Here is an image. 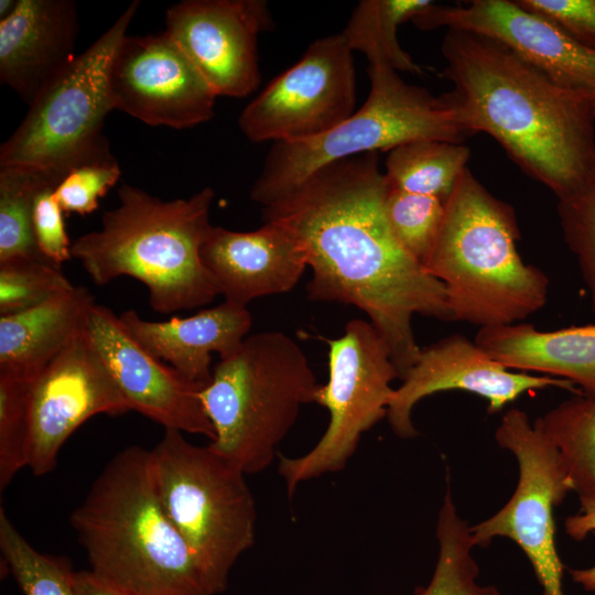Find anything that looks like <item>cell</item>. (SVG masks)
<instances>
[{
  "mask_svg": "<svg viewBox=\"0 0 595 595\" xmlns=\"http://www.w3.org/2000/svg\"><path fill=\"white\" fill-rule=\"evenodd\" d=\"M94 296L84 286L36 306L0 315V371L34 379L84 332Z\"/></svg>",
  "mask_w": 595,
  "mask_h": 595,
  "instance_id": "23",
  "label": "cell"
},
{
  "mask_svg": "<svg viewBox=\"0 0 595 595\" xmlns=\"http://www.w3.org/2000/svg\"><path fill=\"white\" fill-rule=\"evenodd\" d=\"M120 176V165L110 153L72 169L55 188L54 196L64 213L90 214Z\"/></svg>",
  "mask_w": 595,
  "mask_h": 595,
  "instance_id": "34",
  "label": "cell"
},
{
  "mask_svg": "<svg viewBox=\"0 0 595 595\" xmlns=\"http://www.w3.org/2000/svg\"><path fill=\"white\" fill-rule=\"evenodd\" d=\"M72 0H19L0 20V82L30 105L77 56Z\"/></svg>",
  "mask_w": 595,
  "mask_h": 595,
  "instance_id": "20",
  "label": "cell"
},
{
  "mask_svg": "<svg viewBox=\"0 0 595 595\" xmlns=\"http://www.w3.org/2000/svg\"><path fill=\"white\" fill-rule=\"evenodd\" d=\"M563 238L577 260L595 312V177L575 194L559 201Z\"/></svg>",
  "mask_w": 595,
  "mask_h": 595,
  "instance_id": "33",
  "label": "cell"
},
{
  "mask_svg": "<svg viewBox=\"0 0 595 595\" xmlns=\"http://www.w3.org/2000/svg\"><path fill=\"white\" fill-rule=\"evenodd\" d=\"M214 196L212 187H204L187 198L164 201L122 184L119 204L102 214L98 230L72 242V257L97 285L125 275L142 282L159 313L210 304L219 291L201 248L213 227Z\"/></svg>",
  "mask_w": 595,
  "mask_h": 595,
  "instance_id": "4",
  "label": "cell"
},
{
  "mask_svg": "<svg viewBox=\"0 0 595 595\" xmlns=\"http://www.w3.org/2000/svg\"><path fill=\"white\" fill-rule=\"evenodd\" d=\"M556 447L578 497H595V396L576 393L534 420Z\"/></svg>",
  "mask_w": 595,
  "mask_h": 595,
  "instance_id": "26",
  "label": "cell"
},
{
  "mask_svg": "<svg viewBox=\"0 0 595 595\" xmlns=\"http://www.w3.org/2000/svg\"><path fill=\"white\" fill-rule=\"evenodd\" d=\"M474 340L510 370L564 379L595 396V323L553 331L523 322L480 327Z\"/></svg>",
  "mask_w": 595,
  "mask_h": 595,
  "instance_id": "22",
  "label": "cell"
},
{
  "mask_svg": "<svg viewBox=\"0 0 595 595\" xmlns=\"http://www.w3.org/2000/svg\"><path fill=\"white\" fill-rule=\"evenodd\" d=\"M443 94L469 137L485 132L532 180L564 199L595 177V113L505 44L446 30Z\"/></svg>",
  "mask_w": 595,
  "mask_h": 595,
  "instance_id": "2",
  "label": "cell"
},
{
  "mask_svg": "<svg viewBox=\"0 0 595 595\" xmlns=\"http://www.w3.org/2000/svg\"><path fill=\"white\" fill-rule=\"evenodd\" d=\"M320 386L293 338L279 331L247 336L201 391L215 431L209 445L246 475L264 470Z\"/></svg>",
  "mask_w": 595,
  "mask_h": 595,
  "instance_id": "6",
  "label": "cell"
},
{
  "mask_svg": "<svg viewBox=\"0 0 595 595\" xmlns=\"http://www.w3.org/2000/svg\"><path fill=\"white\" fill-rule=\"evenodd\" d=\"M353 51L342 32L314 40L241 111L250 142H295L320 137L356 110Z\"/></svg>",
  "mask_w": 595,
  "mask_h": 595,
  "instance_id": "12",
  "label": "cell"
},
{
  "mask_svg": "<svg viewBox=\"0 0 595 595\" xmlns=\"http://www.w3.org/2000/svg\"><path fill=\"white\" fill-rule=\"evenodd\" d=\"M50 185L37 193L33 204V232L41 255L57 266L72 259V242L65 229L63 210Z\"/></svg>",
  "mask_w": 595,
  "mask_h": 595,
  "instance_id": "35",
  "label": "cell"
},
{
  "mask_svg": "<svg viewBox=\"0 0 595 595\" xmlns=\"http://www.w3.org/2000/svg\"><path fill=\"white\" fill-rule=\"evenodd\" d=\"M64 177L40 169L0 166V261L45 259L34 238L33 204L40 191L57 186Z\"/></svg>",
  "mask_w": 595,
  "mask_h": 595,
  "instance_id": "27",
  "label": "cell"
},
{
  "mask_svg": "<svg viewBox=\"0 0 595 595\" xmlns=\"http://www.w3.org/2000/svg\"><path fill=\"white\" fill-rule=\"evenodd\" d=\"M328 345V380L321 385L315 403L327 409L328 425L320 441L304 455L280 457L279 473L288 494L304 480L338 472L351 457L361 435L387 416L400 378L390 350L369 321L347 322Z\"/></svg>",
  "mask_w": 595,
  "mask_h": 595,
  "instance_id": "10",
  "label": "cell"
},
{
  "mask_svg": "<svg viewBox=\"0 0 595 595\" xmlns=\"http://www.w3.org/2000/svg\"><path fill=\"white\" fill-rule=\"evenodd\" d=\"M436 538L439 556L433 576L416 595H501L495 586L477 583L479 569L472 555L470 527L456 510L450 486L439 512Z\"/></svg>",
  "mask_w": 595,
  "mask_h": 595,
  "instance_id": "28",
  "label": "cell"
},
{
  "mask_svg": "<svg viewBox=\"0 0 595 595\" xmlns=\"http://www.w3.org/2000/svg\"><path fill=\"white\" fill-rule=\"evenodd\" d=\"M368 74V98L339 126L313 139L272 143L250 190L253 202L266 207L338 160L418 140L464 143L469 137L442 95L404 82L385 64H369Z\"/></svg>",
  "mask_w": 595,
  "mask_h": 595,
  "instance_id": "7",
  "label": "cell"
},
{
  "mask_svg": "<svg viewBox=\"0 0 595 595\" xmlns=\"http://www.w3.org/2000/svg\"><path fill=\"white\" fill-rule=\"evenodd\" d=\"M75 595H140L96 575L90 570L76 571Z\"/></svg>",
  "mask_w": 595,
  "mask_h": 595,
  "instance_id": "38",
  "label": "cell"
},
{
  "mask_svg": "<svg viewBox=\"0 0 595 595\" xmlns=\"http://www.w3.org/2000/svg\"><path fill=\"white\" fill-rule=\"evenodd\" d=\"M495 439L515 455L519 479L498 512L470 527L473 542L485 548L497 537L512 540L529 559L542 595H563L553 512L573 486L560 454L539 424L517 408L502 415Z\"/></svg>",
  "mask_w": 595,
  "mask_h": 595,
  "instance_id": "11",
  "label": "cell"
},
{
  "mask_svg": "<svg viewBox=\"0 0 595 595\" xmlns=\"http://www.w3.org/2000/svg\"><path fill=\"white\" fill-rule=\"evenodd\" d=\"M595 52V0H516Z\"/></svg>",
  "mask_w": 595,
  "mask_h": 595,
  "instance_id": "36",
  "label": "cell"
},
{
  "mask_svg": "<svg viewBox=\"0 0 595 595\" xmlns=\"http://www.w3.org/2000/svg\"><path fill=\"white\" fill-rule=\"evenodd\" d=\"M128 411L84 328L31 382L28 467L35 476L48 474L64 443L87 420Z\"/></svg>",
  "mask_w": 595,
  "mask_h": 595,
  "instance_id": "14",
  "label": "cell"
},
{
  "mask_svg": "<svg viewBox=\"0 0 595 595\" xmlns=\"http://www.w3.org/2000/svg\"><path fill=\"white\" fill-rule=\"evenodd\" d=\"M182 433L164 429L150 450L153 477L166 515L220 594L255 543L256 504L242 470Z\"/></svg>",
  "mask_w": 595,
  "mask_h": 595,
  "instance_id": "8",
  "label": "cell"
},
{
  "mask_svg": "<svg viewBox=\"0 0 595 595\" xmlns=\"http://www.w3.org/2000/svg\"><path fill=\"white\" fill-rule=\"evenodd\" d=\"M401 379L387 411L393 433L401 439L418 435L412 411L420 400L436 392L463 390L474 393L487 400L489 413L501 411L532 390L555 387L582 393L564 379L510 370L486 354L475 340L459 334L421 348L416 361Z\"/></svg>",
  "mask_w": 595,
  "mask_h": 595,
  "instance_id": "17",
  "label": "cell"
},
{
  "mask_svg": "<svg viewBox=\"0 0 595 595\" xmlns=\"http://www.w3.org/2000/svg\"><path fill=\"white\" fill-rule=\"evenodd\" d=\"M90 571L140 595H218L166 515L151 453L125 447L71 515Z\"/></svg>",
  "mask_w": 595,
  "mask_h": 595,
  "instance_id": "3",
  "label": "cell"
},
{
  "mask_svg": "<svg viewBox=\"0 0 595 595\" xmlns=\"http://www.w3.org/2000/svg\"><path fill=\"white\" fill-rule=\"evenodd\" d=\"M470 150L464 143L418 140L388 151L385 176L391 188L450 198L467 163Z\"/></svg>",
  "mask_w": 595,
  "mask_h": 595,
  "instance_id": "24",
  "label": "cell"
},
{
  "mask_svg": "<svg viewBox=\"0 0 595 595\" xmlns=\"http://www.w3.org/2000/svg\"><path fill=\"white\" fill-rule=\"evenodd\" d=\"M581 509L580 512L566 518L564 527L566 533L574 540H583L585 537L595 531V497H578ZM572 580L583 586L584 589L595 592V565L571 570Z\"/></svg>",
  "mask_w": 595,
  "mask_h": 595,
  "instance_id": "37",
  "label": "cell"
},
{
  "mask_svg": "<svg viewBox=\"0 0 595 595\" xmlns=\"http://www.w3.org/2000/svg\"><path fill=\"white\" fill-rule=\"evenodd\" d=\"M32 379L0 371V490L29 463V396Z\"/></svg>",
  "mask_w": 595,
  "mask_h": 595,
  "instance_id": "32",
  "label": "cell"
},
{
  "mask_svg": "<svg viewBox=\"0 0 595 595\" xmlns=\"http://www.w3.org/2000/svg\"><path fill=\"white\" fill-rule=\"evenodd\" d=\"M201 258L224 301L241 306L291 291L307 268L298 237L273 220L252 231L213 225L202 245Z\"/></svg>",
  "mask_w": 595,
  "mask_h": 595,
  "instance_id": "19",
  "label": "cell"
},
{
  "mask_svg": "<svg viewBox=\"0 0 595 595\" xmlns=\"http://www.w3.org/2000/svg\"><path fill=\"white\" fill-rule=\"evenodd\" d=\"M445 204L433 196L388 188L385 212L389 226L403 248L423 266L440 232Z\"/></svg>",
  "mask_w": 595,
  "mask_h": 595,
  "instance_id": "30",
  "label": "cell"
},
{
  "mask_svg": "<svg viewBox=\"0 0 595 595\" xmlns=\"http://www.w3.org/2000/svg\"><path fill=\"white\" fill-rule=\"evenodd\" d=\"M0 550L7 570L24 595H75L68 559L39 552L0 509Z\"/></svg>",
  "mask_w": 595,
  "mask_h": 595,
  "instance_id": "29",
  "label": "cell"
},
{
  "mask_svg": "<svg viewBox=\"0 0 595 595\" xmlns=\"http://www.w3.org/2000/svg\"><path fill=\"white\" fill-rule=\"evenodd\" d=\"M140 1L117 20L29 105L13 133L1 144L0 166H23L66 176L75 166L110 154L104 134L113 110L109 72Z\"/></svg>",
  "mask_w": 595,
  "mask_h": 595,
  "instance_id": "9",
  "label": "cell"
},
{
  "mask_svg": "<svg viewBox=\"0 0 595 595\" xmlns=\"http://www.w3.org/2000/svg\"><path fill=\"white\" fill-rule=\"evenodd\" d=\"M74 286L61 266L48 260L12 258L0 261V315L36 306Z\"/></svg>",
  "mask_w": 595,
  "mask_h": 595,
  "instance_id": "31",
  "label": "cell"
},
{
  "mask_svg": "<svg viewBox=\"0 0 595 595\" xmlns=\"http://www.w3.org/2000/svg\"><path fill=\"white\" fill-rule=\"evenodd\" d=\"M19 0H1L0 1V20L9 17L18 6Z\"/></svg>",
  "mask_w": 595,
  "mask_h": 595,
  "instance_id": "39",
  "label": "cell"
},
{
  "mask_svg": "<svg viewBox=\"0 0 595 595\" xmlns=\"http://www.w3.org/2000/svg\"><path fill=\"white\" fill-rule=\"evenodd\" d=\"M85 334L131 411L164 429L214 440L215 431L201 398L203 386L187 380L142 347L119 315L95 302L87 314Z\"/></svg>",
  "mask_w": 595,
  "mask_h": 595,
  "instance_id": "18",
  "label": "cell"
},
{
  "mask_svg": "<svg viewBox=\"0 0 595 595\" xmlns=\"http://www.w3.org/2000/svg\"><path fill=\"white\" fill-rule=\"evenodd\" d=\"M165 24L217 97L258 88V36L274 25L267 1L184 0L167 9Z\"/></svg>",
  "mask_w": 595,
  "mask_h": 595,
  "instance_id": "16",
  "label": "cell"
},
{
  "mask_svg": "<svg viewBox=\"0 0 595 595\" xmlns=\"http://www.w3.org/2000/svg\"><path fill=\"white\" fill-rule=\"evenodd\" d=\"M412 22L422 31L446 28L494 39L585 100L595 113V52L516 0H472L455 6L432 2Z\"/></svg>",
  "mask_w": 595,
  "mask_h": 595,
  "instance_id": "15",
  "label": "cell"
},
{
  "mask_svg": "<svg viewBox=\"0 0 595 595\" xmlns=\"http://www.w3.org/2000/svg\"><path fill=\"white\" fill-rule=\"evenodd\" d=\"M113 110L149 126L186 129L212 119L217 95L164 31L126 35L110 66Z\"/></svg>",
  "mask_w": 595,
  "mask_h": 595,
  "instance_id": "13",
  "label": "cell"
},
{
  "mask_svg": "<svg viewBox=\"0 0 595 595\" xmlns=\"http://www.w3.org/2000/svg\"><path fill=\"white\" fill-rule=\"evenodd\" d=\"M511 205L493 195L467 167L445 204L424 263L446 290L453 322L480 327L515 324L548 301L549 278L521 258Z\"/></svg>",
  "mask_w": 595,
  "mask_h": 595,
  "instance_id": "5",
  "label": "cell"
},
{
  "mask_svg": "<svg viewBox=\"0 0 595 595\" xmlns=\"http://www.w3.org/2000/svg\"><path fill=\"white\" fill-rule=\"evenodd\" d=\"M377 152L328 163L277 202L263 221L289 227L305 253L313 301L354 305L387 344L400 378L416 361L414 315L453 322L444 284L393 235Z\"/></svg>",
  "mask_w": 595,
  "mask_h": 595,
  "instance_id": "1",
  "label": "cell"
},
{
  "mask_svg": "<svg viewBox=\"0 0 595 595\" xmlns=\"http://www.w3.org/2000/svg\"><path fill=\"white\" fill-rule=\"evenodd\" d=\"M432 2L363 0L354 9L342 34L350 50L364 53L369 64H385L397 72L421 74L420 65L399 44L397 30Z\"/></svg>",
  "mask_w": 595,
  "mask_h": 595,
  "instance_id": "25",
  "label": "cell"
},
{
  "mask_svg": "<svg viewBox=\"0 0 595 595\" xmlns=\"http://www.w3.org/2000/svg\"><path fill=\"white\" fill-rule=\"evenodd\" d=\"M119 318L149 353L203 387L212 378V354L217 353L220 359L235 354L252 325L247 306L227 301L191 316L162 322L144 320L133 310Z\"/></svg>",
  "mask_w": 595,
  "mask_h": 595,
  "instance_id": "21",
  "label": "cell"
}]
</instances>
